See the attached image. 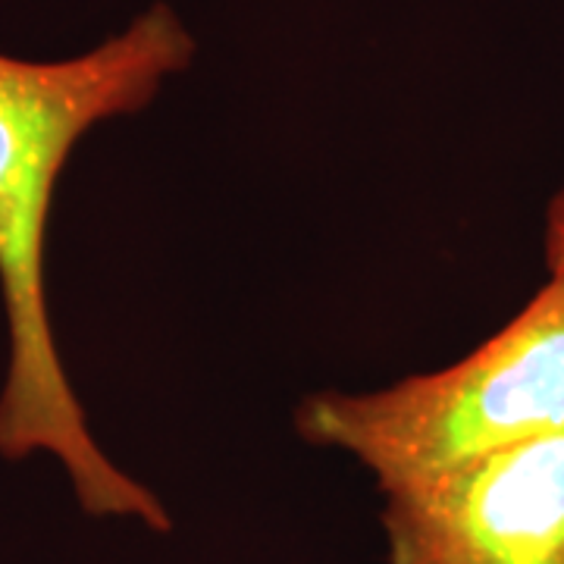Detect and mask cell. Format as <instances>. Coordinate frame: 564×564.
Masks as SVG:
<instances>
[{
  "label": "cell",
  "mask_w": 564,
  "mask_h": 564,
  "mask_svg": "<svg viewBox=\"0 0 564 564\" xmlns=\"http://www.w3.org/2000/svg\"><path fill=\"white\" fill-rule=\"evenodd\" d=\"M195 61V39L173 7L154 3L120 35L66 61L0 54V302L7 370L0 458L51 455L91 518L170 533L166 505L107 458L69 383L47 304V226L66 163L95 126L139 113Z\"/></svg>",
  "instance_id": "1"
},
{
  "label": "cell",
  "mask_w": 564,
  "mask_h": 564,
  "mask_svg": "<svg viewBox=\"0 0 564 564\" xmlns=\"http://www.w3.org/2000/svg\"><path fill=\"white\" fill-rule=\"evenodd\" d=\"M564 430V276L462 361L377 392H317L295 433L351 455L380 492Z\"/></svg>",
  "instance_id": "2"
},
{
  "label": "cell",
  "mask_w": 564,
  "mask_h": 564,
  "mask_svg": "<svg viewBox=\"0 0 564 564\" xmlns=\"http://www.w3.org/2000/svg\"><path fill=\"white\" fill-rule=\"evenodd\" d=\"M389 564H564V430L383 492Z\"/></svg>",
  "instance_id": "3"
},
{
  "label": "cell",
  "mask_w": 564,
  "mask_h": 564,
  "mask_svg": "<svg viewBox=\"0 0 564 564\" xmlns=\"http://www.w3.org/2000/svg\"><path fill=\"white\" fill-rule=\"evenodd\" d=\"M545 267L549 276H564V185L545 207Z\"/></svg>",
  "instance_id": "4"
}]
</instances>
